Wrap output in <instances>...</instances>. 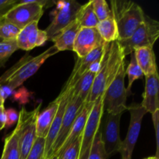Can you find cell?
I'll use <instances>...</instances> for the list:
<instances>
[{
    "label": "cell",
    "instance_id": "6da1fadb",
    "mask_svg": "<svg viewBox=\"0 0 159 159\" xmlns=\"http://www.w3.org/2000/svg\"><path fill=\"white\" fill-rule=\"evenodd\" d=\"M57 53L58 51L53 45L35 57H32L29 54H25L0 77V96L2 99L6 100L12 90L20 86L26 79L35 74L47 59Z\"/></svg>",
    "mask_w": 159,
    "mask_h": 159
},
{
    "label": "cell",
    "instance_id": "7a4b0ae2",
    "mask_svg": "<svg viewBox=\"0 0 159 159\" xmlns=\"http://www.w3.org/2000/svg\"><path fill=\"white\" fill-rule=\"evenodd\" d=\"M124 61L125 56L117 40L111 43H105L100 66L95 76L89 96L85 102L94 103L99 96L104 94L116 77L120 66Z\"/></svg>",
    "mask_w": 159,
    "mask_h": 159
},
{
    "label": "cell",
    "instance_id": "3957f363",
    "mask_svg": "<svg viewBox=\"0 0 159 159\" xmlns=\"http://www.w3.org/2000/svg\"><path fill=\"white\" fill-rule=\"evenodd\" d=\"M110 8L118 28V40L130 37L146 16L142 8L132 1L112 0Z\"/></svg>",
    "mask_w": 159,
    "mask_h": 159
},
{
    "label": "cell",
    "instance_id": "277c9868",
    "mask_svg": "<svg viewBox=\"0 0 159 159\" xmlns=\"http://www.w3.org/2000/svg\"><path fill=\"white\" fill-rule=\"evenodd\" d=\"M159 37V23L146 15L144 21L130 37L117 40L124 56L130 54L135 49L153 48Z\"/></svg>",
    "mask_w": 159,
    "mask_h": 159
},
{
    "label": "cell",
    "instance_id": "5b68a950",
    "mask_svg": "<svg viewBox=\"0 0 159 159\" xmlns=\"http://www.w3.org/2000/svg\"><path fill=\"white\" fill-rule=\"evenodd\" d=\"M125 61L120 66L116 77L110 83L103 95V110L110 114L124 113L127 110V99L128 94L124 85L125 79Z\"/></svg>",
    "mask_w": 159,
    "mask_h": 159
},
{
    "label": "cell",
    "instance_id": "8992f818",
    "mask_svg": "<svg viewBox=\"0 0 159 159\" xmlns=\"http://www.w3.org/2000/svg\"><path fill=\"white\" fill-rule=\"evenodd\" d=\"M48 3L47 0H17L16 5L3 18L21 30L33 22H39Z\"/></svg>",
    "mask_w": 159,
    "mask_h": 159
},
{
    "label": "cell",
    "instance_id": "52a82bcc",
    "mask_svg": "<svg viewBox=\"0 0 159 159\" xmlns=\"http://www.w3.org/2000/svg\"><path fill=\"white\" fill-rule=\"evenodd\" d=\"M40 104L31 111H28L23 107L19 113V120L16 125L19 130L20 159H26L37 138L36 121L37 115L40 111Z\"/></svg>",
    "mask_w": 159,
    "mask_h": 159
},
{
    "label": "cell",
    "instance_id": "ba28073f",
    "mask_svg": "<svg viewBox=\"0 0 159 159\" xmlns=\"http://www.w3.org/2000/svg\"><path fill=\"white\" fill-rule=\"evenodd\" d=\"M103 95L96 99L88 116L82 134L79 159L88 158L95 136L100 127L102 115L104 113Z\"/></svg>",
    "mask_w": 159,
    "mask_h": 159
},
{
    "label": "cell",
    "instance_id": "9c48e42d",
    "mask_svg": "<svg viewBox=\"0 0 159 159\" xmlns=\"http://www.w3.org/2000/svg\"><path fill=\"white\" fill-rule=\"evenodd\" d=\"M83 104L84 102L78 96H73L72 90L71 88L68 102L66 106L65 113L63 115V118H62L61 128L57 134V138L53 144L48 159H51L53 157L57 156L59 150L68 137L78 115L80 113Z\"/></svg>",
    "mask_w": 159,
    "mask_h": 159
},
{
    "label": "cell",
    "instance_id": "30bf717a",
    "mask_svg": "<svg viewBox=\"0 0 159 159\" xmlns=\"http://www.w3.org/2000/svg\"><path fill=\"white\" fill-rule=\"evenodd\" d=\"M123 113L110 114L104 112L102 127H99L101 140L107 158L120 152L122 141L120 137V123Z\"/></svg>",
    "mask_w": 159,
    "mask_h": 159
},
{
    "label": "cell",
    "instance_id": "8fae6325",
    "mask_svg": "<svg viewBox=\"0 0 159 159\" xmlns=\"http://www.w3.org/2000/svg\"><path fill=\"white\" fill-rule=\"evenodd\" d=\"M130 114V125L125 139L122 141L120 153L122 159H131L132 154L138 141L141 128V123L144 115L148 113L141 103H132L127 106Z\"/></svg>",
    "mask_w": 159,
    "mask_h": 159
},
{
    "label": "cell",
    "instance_id": "7c38bea8",
    "mask_svg": "<svg viewBox=\"0 0 159 159\" xmlns=\"http://www.w3.org/2000/svg\"><path fill=\"white\" fill-rule=\"evenodd\" d=\"M54 3L56 4L54 17L44 30L49 40L76 20V14L81 6L76 1H57L54 2Z\"/></svg>",
    "mask_w": 159,
    "mask_h": 159
},
{
    "label": "cell",
    "instance_id": "4fadbf2b",
    "mask_svg": "<svg viewBox=\"0 0 159 159\" xmlns=\"http://www.w3.org/2000/svg\"><path fill=\"white\" fill-rule=\"evenodd\" d=\"M104 48H105V43L90 52L85 57H78L71 75L68 78L64 88H71L81 76L83 75L86 71L89 70L97 73L100 66L101 59L104 52Z\"/></svg>",
    "mask_w": 159,
    "mask_h": 159
},
{
    "label": "cell",
    "instance_id": "5bb4252c",
    "mask_svg": "<svg viewBox=\"0 0 159 159\" xmlns=\"http://www.w3.org/2000/svg\"><path fill=\"white\" fill-rule=\"evenodd\" d=\"M104 43L96 27H81L75 40L73 51L77 54L78 57H84Z\"/></svg>",
    "mask_w": 159,
    "mask_h": 159
},
{
    "label": "cell",
    "instance_id": "9a60e30c",
    "mask_svg": "<svg viewBox=\"0 0 159 159\" xmlns=\"http://www.w3.org/2000/svg\"><path fill=\"white\" fill-rule=\"evenodd\" d=\"M48 40L44 30L38 28V22H33L20 30L16 38L18 49L29 51L37 47L42 46Z\"/></svg>",
    "mask_w": 159,
    "mask_h": 159
},
{
    "label": "cell",
    "instance_id": "2e32d148",
    "mask_svg": "<svg viewBox=\"0 0 159 159\" xmlns=\"http://www.w3.org/2000/svg\"><path fill=\"white\" fill-rule=\"evenodd\" d=\"M70 90L71 88H63L61 92V100L59 102L58 108H57V113H56L54 119L53 120L52 124L49 129L48 135L45 138V149H44V155H43V159L49 158L50 152H51L52 146L57 138V134H58L59 130L61 128V124L62 118L65 113L66 106L68 102V98H69Z\"/></svg>",
    "mask_w": 159,
    "mask_h": 159
},
{
    "label": "cell",
    "instance_id": "e0dca14e",
    "mask_svg": "<svg viewBox=\"0 0 159 159\" xmlns=\"http://www.w3.org/2000/svg\"><path fill=\"white\" fill-rule=\"evenodd\" d=\"M159 77L156 72L145 77V86L143 93V100L141 105L148 113H155L159 110Z\"/></svg>",
    "mask_w": 159,
    "mask_h": 159
},
{
    "label": "cell",
    "instance_id": "ac0fdd59",
    "mask_svg": "<svg viewBox=\"0 0 159 159\" xmlns=\"http://www.w3.org/2000/svg\"><path fill=\"white\" fill-rule=\"evenodd\" d=\"M61 97V94H59V96L53 102H51L47 108L42 111H40L37 115V121H36L37 138H46L50 127L54 119V116L57 113Z\"/></svg>",
    "mask_w": 159,
    "mask_h": 159
},
{
    "label": "cell",
    "instance_id": "d6986e66",
    "mask_svg": "<svg viewBox=\"0 0 159 159\" xmlns=\"http://www.w3.org/2000/svg\"><path fill=\"white\" fill-rule=\"evenodd\" d=\"M80 28V24L75 20L68 24L66 27L62 29L51 39V40L54 42V46L57 48L58 52L64 51H73L75 40Z\"/></svg>",
    "mask_w": 159,
    "mask_h": 159
},
{
    "label": "cell",
    "instance_id": "ffe728a7",
    "mask_svg": "<svg viewBox=\"0 0 159 159\" xmlns=\"http://www.w3.org/2000/svg\"><path fill=\"white\" fill-rule=\"evenodd\" d=\"M134 53L144 76L147 77L158 72L156 57L153 48H138L134 50Z\"/></svg>",
    "mask_w": 159,
    "mask_h": 159
},
{
    "label": "cell",
    "instance_id": "44dd1931",
    "mask_svg": "<svg viewBox=\"0 0 159 159\" xmlns=\"http://www.w3.org/2000/svg\"><path fill=\"white\" fill-rule=\"evenodd\" d=\"M96 75V71L89 70L81 76L71 87L73 96H78L83 102H86L89 96Z\"/></svg>",
    "mask_w": 159,
    "mask_h": 159
},
{
    "label": "cell",
    "instance_id": "7402d4cb",
    "mask_svg": "<svg viewBox=\"0 0 159 159\" xmlns=\"http://www.w3.org/2000/svg\"><path fill=\"white\" fill-rule=\"evenodd\" d=\"M96 28L105 43H111L119 40L118 28L113 16L99 21Z\"/></svg>",
    "mask_w": 159,
    "mask_h": 159
},
{
    "label": "cell",
    "instance_id": "603a6c76",
    "mask_svg": "<svg viewBox=\"0 0 159 159\" xmlns=\"http://www.w3.org/2000/svg\"><path fill=\"white\" fill-rule=\"evenodd\" d=\"M76 20L79 22L81 27L95 28L97 26L99 20L93 9V2L89 1L84 5H81L76 14Z\"/></svg>",
    "mask_w": 159,
    "mask_h": 159
},
{
    "label": "cell",
    "instance_id": "cb8c5ba5",
    "mask_svg": "<svg viewBox=\"0 0 159 159\" xmlns=\"http://www.w3.org/2000/svg\"><path fill=\"white\" fill-rule=\"evenodd\" d=\"M19 130L16 127L13 131L5 139L4 148L1 159H20V147H19Z\"/></svg>",
    "mask_w": 159,
    "mask_h": 159
},
{
    "label": "cell",
    "instance_id": "d4e9b609",
    "mask_svg": "<svg viewBox=\"0 0 159 159\" xmlns=\"http://www.w3.org/2000/svg\"><path fill=\"white\" fill-rule=\"evenodd\" d=\"M125 72L126 75L128 76V86L126 88V89H127V93L129 96L131 93L130 90H131V87L134 81H136L137 79H142L143 76H144L141 68L137 62L134 52L130 54V61L127 68H126Z\"/></svg>",
    "mask_w": 159,
    "mask_h": 159
},
{
    "label": "cell",
    "instance_id": "484cf974",
    "mask_svg": "<svg viewBox=\"0 0 159 159\" xmlns=\"http://www.w3.org/2000/svg\"><path fill=\"white\" fill-rule=\"evenodd\" d=\"M20 29L16 26L8 22L2 16L0 18V39L3 41L16 40Z\"/></svg>",
    "mask_w": 159,
    "mask_h": 159
},
{
    "label": "cell",
    "instance_id": "4316f807",
    "mask_svg": "<svg viewBox=\"0 0 159 159\" xmlns=\"http://www.w3.org/2000/svg\"><path fill=\"white\" fill-rule=\"evenodd\" d=\"M87 159H108L101 140L100 130L97 131L92 145L91 151Z\"/></svg>",
    "mask_w": 159,
    "mask_h": 159
},
{
    "label": "cell",
    "instance_id": "83f0119b",
    "mask_svg": "<svg viewBox=\"0 0 159 159\" xmlns=\"http://www.w3.org/2000/svg\"><path fill=\"white\" fill-rule=\"evenodd\" d=\"M16 40L2 41L0 43V68L3 67L12 54L17 51Z\"/></svg>",
    "mask_w": 159,
    "mask_h": 159
},
{
    "label": "cell",
    "instance_id": "f1b7e54d",
    "mask_svg": "<svg viewBox=\"0 0 159 159\" xmlns=\"http://www.w3.org/2000/svg\"><path fill=\"white\" fill-rule=\"evenodd\" d=\"M82 135L75 140L63 152L57 155V159H79Z\"/></svg>",
    "mask_w": 159,
    "mask_h": 159
},
{
    "label": "cell",
    "instance_id": "f546056e",
    "mask_svg": "<svg viewBox=\"0 0 159 159\" xmlns=\"http://www.w3.org/2000/svg\"><path fill=\"white\" fill-rule=\"evenodd\" d=\"M92 2L95 14L99 22L112 16L110 6L105 0H92Z\"/></svg>",
    "mask_w": 159,
    "mask_h": 159
},
{
    "label": "cell",
    "instance_id": "4dcf8cb0",
    "mask_svg": "<svg viewBox=\"0 0 159 159\" xmlns=\"http://www.w3.org/2000/svg\"><path fill=\"white\" fill-rule=\"evenodd\" d=\"M45 149V138H37L26 159H43Z\"/></svg>",
    "mask_w": 159,
    "mask_h": 159
},
{
    "label": "cell",
    "instance_id": "1f68e13d",
    "mask_svg": "<svg viewBox=\"0 0 159 159\" xmlns=\"http://www.w3.org/2000/svg\"><path fill=\"white\" fill-rule=\"evenodd\" d=\"M6 127H12V125L18 122L19 120V113H17L16 110L14 109H8L6 110Z\"/></svg>",
    "mask_w": 159,
    "mask_h": 159
},
{
    "label": "cell",
    "instance_id": "d6a6232c",
    "mask_svg": "<svg viewBox=\"0 0 159 159\" xmlns=\"http://www.w3.org/2000/svg\"><path fill=\"white\" fill-rule=\"evenodd\" d=\"M152 121H153V126L155 131V138H156V155L158 157V150H159V110H156L154 113H152Z\"/></svg>",
    "mask_w": 159,
    "mask_h": 159
},
{
    "label": "cell",
    "instance_id": "836d02e7",
    "mask_svg": "<svg viewBox=\"0 0 159 159\" xmlns=\"http://www.w3.org/2000/svg\"><path fill=\"white\" fill-rule=\"evenodd\" d=\"M17 0H0V16H4L16 5Z\"/></svg>",
    "mask_w": 159,
    "mask_h": 159
},
{
    "label": "cell",
    "instance_id": "e575fe53",
    "mask_svg": "<svg viewBox=\"0 0 159 159\" xmlns=\"http://www.w3.org/2000/svg\"><path fill=\"white\" fill-rule=\"evenodd\" d=\"M6 109L4 107V102L0 104V130H2L4 127H6Z\"/></svg>",
    "mask_w": 159,
    "mask_h": 159
},
{
    "label": "cell",
    "instance_id": "d590c367",
    "mask_svg": "<svg viewBox=\"0 0 159 159\" xmlns=\"http://www.w3.org/2000/svg\"><path fill=\"white\" fill-rule=\"evenodd\" d=\"M144 159H159L158 157L157 156H152V157H148V158H146Z\"/></svg>",
    "mask_w": 159,
    "mask_h": 159
},
{
    "label": "cell",
    "instance_id": "8d00e7d4",
    "mask_svg": "<svg viewBox=\"0 0 159 159\" xmlns=\"http://www.w3.org/2000/svg\"><path fill=\"white\" fill-rule=\"evenodd\" d=\"M2 102H5V101H3L2 99L1 96H0V104H2Z\"/></svg>",
    "mask_w": 159,
    "mask_h": 159
},
{
    "label": "cell",
    "instance_id": "74e56055",
    "mask_svg": "<svg viewBox=\"0 0 159 159\" xmlns=\"http://www.w3.org/2000/svg\"><path fill=\"white\" fill-rule=\"evenodd\" d=\"M51 159H57V156H54V157H53V158H51Z\"/></svg>",
    "mask_w": 159,
    "mask_h": 159
},
{
    "label": "cell",
    "instance_id": "f35d334b",
    "mask_svg": "<svg viewBox=\"0 0 159 159\" xmlns=\"http://www.w3.org/2000/svg\"><path fill=\"white\" fill-rule=\"evenodd\" d=\"M2 16H0V18H1ZM2 41H3V40H2L1 39H0V43H1V42H2Z\"/></svg>",
    "mask_w": 159,
    "mask_h": 159
}]
</instances>
